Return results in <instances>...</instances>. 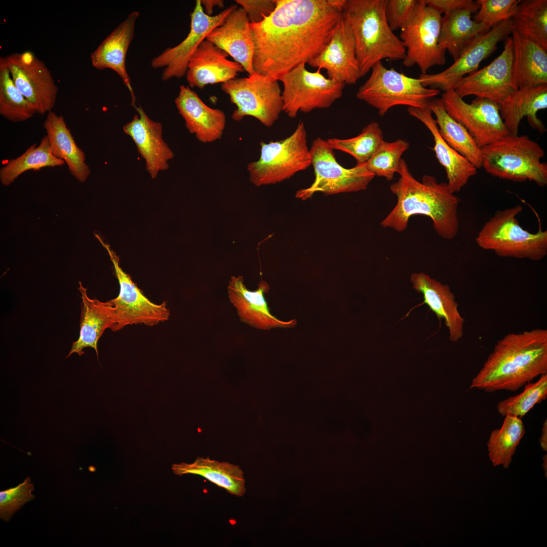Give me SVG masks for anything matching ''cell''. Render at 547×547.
<instances>
[{
    "label": "cell",
    "mask_w": 547,
    "mask_h": 547,
    "mask_svg": "<svg viewBox=\"0 0 547 547\" xmlns=\"http://www.w3.org/2000/svg\"><path fill=\"white\" fill-rule=\"evenodd\" d=\"M344 0H276L264 20L250 23L255 72L279 80L327 45L342 17Z\"/></svg>",
    "instance_id": "obj_1"
},
{
    "label": "cell",
    "mask_w": 547,
    "mask_h": 547,
    "mask_svg": "<svg viewBox=\"0 0 547 547\" xmlns=\"http://www.w3.org/2000/svg\"><path fill=\"white\" fill-rule=\"evenodd\" d=\"M400 178L390 186L397 197L394 208L380 222L384 228L398 232L404 231L411 217L416 215L430 218L433 228L442 238L450 240L459 228L458 207L459 198L451 191L446 182L439 183L431 175L417 180L410 172L405 160L401 159L397 171Z\"/></svg>",
    "instance_id": "obj_2"
},
{
    "label": "cell",
    "mask_w": 547,
    "mask_h": 547,
    "mask_svg": "<svg viewBox=\"0 0 547 547\" xmlns=\"http://www.w3.org/2000/svg\"><path fill=\"white\" fill-rule=\"evenodd\" d=\"M547 373V329L511 332L497 341L471 388L515 392Z\"/></svg>",
    "instance_id": "obj_3"
},
{
    "label": "cell",
    "mask_w": 547,
    "mask_h": 547,
    "mask_svg": "<svg viewBox=\"0 0 547 547\" xmlns=\"http://www.w3.org/2000/svg\"><path fill=\"white\" fill-rule=\"evenodd\" d=\"M387 0H344L342 16L349 24L356 46L360 77L383 59L403 60L406 50L386 19Z\"/></svg>",
    "instance_id": "obj_4"
},
{
    "label": "cell",
    "mask_w": 547,
    "mask_h": 547,
    "mask_svg": "<svg viewBox=\"0 0 547 547\" xmlns=\"http://www.w3.org/2000/svg\"><path fill=\"white\" fill-rule=\"evenodd\" d=\"M482 167L488 174L514 182L527 180L543 187L547 184L545 153L537 142L526 135H508L482 148Z\"/></svg>",
    "instance_id": "obj_5"
},
{
    "label": "cell",
    "mask_w": 547,
    "mask_h": 547,
    "mask_svg": "<svg viewBox=\"0 0 547 547\" xmlns=\"http://www.w3.org/2000/svg\"><path fill=\"white\" fill-rule=\"evenodd\" d=\"M520 205L499 210L479 231L476 242L483 250L501 257L539 261L547 255V231L539 227L534 233L524 229L518 216L523 211Z\"/></svg>",
    "instance_id": "obj_6"
},
{
    "label": "cell",
    "mask_w": 547,
    "mask_h": 547,
    "mask_svg": "<svg viewBox=\"0 0 547 547\" xmlns=\"http://www.w3.org/2000/svg\"><path fill=\"white\" fill-rule=\"evenodd\" d=\"M371 71L356 97L376 108L380 116L397 105L420 108L429 106L431 100L441 92L424 87L418 78L386 68L381 61L375 64Z\"/></svg>",
    "instance_id": "obj_7"
},
{
    "label": "cell",
    "mask_w": 547,
    "mask_h": 547,
    "mask_svg": "<svg viewBox=\"0 0 547 547\" xmlns=\"http://www.w3.org/2000/svg\"><path fill=\"white\" fill-rule=\"evenodd\" d=\"M258 160L247 165L250 181L256 186L280 183L311 165L304 123L299 121L293 133L286 138L260 143Z\"/></svg>",
    "instance_id": "obj_8"
},
{
    "label": "cell",
    "mask_w": 547,
    "mask_h": 547,
    "mask_svg": "<svg viewBox=\"0 0 547 547\" xmlns=\"http://www.w3.org/2000/svg\"><path fill=\"white\" fill-rule=\"evenodd\" d=\"M278 81L255 72L248 77H236L222 83V91L237 107L231 115L233 120L239 122L249 116L266 127L272 126L283 111Z\"/></svg>",
    "instance_id": "obj_9"
},
{
    "label": "cell",
    "mask_w": 547,
    "mask_h": 547,
    "mask_svg": "<svg viewBox=\"0 0 547 547\" xmlns=\"http://www.w3.org/2000/svg\"><path fill=\"white\" fill-rule=\"evenodd\" d=\"M442 15L417 0L413 12L400 28V38L406 50L403 65H417L422 74L436 65L446 62V51L439 45Z\"/></svg>",
    "instance_id": "obj_10"
},
{
    "label": "cell",
    "mask_w": 547,
    "mask_h": 547,
    "mask_svg": "<svg viewBox=\"0 0 547 547\" xmlns=\"http://www.w3.org/2000/svg\"><path fill=\"white\" fill-rule=\"evenodd\" d=\"M310 151L315 179L309 187L296 192V198L301 200L311 198L317 192L330 195L365 190L375 176L365 164L348 169L343 167L336 160L334 149L320 137L313 141Z\"/></svg>",
    "instance_id": "obj_11"
},
{
    "label": "cell",
    "mask_w": 547,
    "mask_h": 547,
    "mask_svg": "<svg viewBox=\"0 0 547 547\" xmlns=\"http://www.w3.org/2000/svg\"><path fill=\"white\" fill-rule=\"evenodd\" d=\"M321 70L310 72L302 63L279 78L284 87L283 111L289 117L329 108L341 97L345 84L326 77Z\"/></svg>",
    "instance_id": "obj_12"
},
{
    "label": "cell",
    "mask_w": 547,
    "mask_h": 547,
    "mask_svg": "<svg viewBox=\"0 0 547 547\" xmlns=\"http://www.w3.org/2000/svg\"><path fill=\"white\" fill-rule=\"evenodd\" d=\"M95 237L107 250L120 285L118 296L109 300L113 306L115 323L111 330L116 331L128 325L152 326L169 320L170 312L166 301L157 304L150 301L120 266L119 256L100 236Z\"/></svg>",
    "instance_id": "obj_13"
},
{
    "label": "cell",
    "mask_w": 547,
    "mask_h": 547,
    "mask_svg": "<svg viewBox=\"0 0 547 547\" xmlns=\"http://www.w3.org/2000/svg\"><path fill=\"white\" fill-rule=\"evenodd\" d=\"M441 98L447 112L466 128L481 149L509 135L500 105L495 102L476 97L467 103L454 90L443 92Z\"/></svg>",
    "instance_id": "obj_14"
},
{
    "label": "cell",
    "mask_w": 547,
    "mask_h": 547,
    "mask_svg": "<svg viewBox=\"0 0 547 547\" xmlns=\"http://www.w3.org/2000/svg\"><path fill=\"white\" fill-rule=\"evenodd\" d=\"M237 8L236 5H231L216 15L209 16L204 12L201 0H197L190 14V30L187 36L178 45L167 48L151 60L152 68H164L162 80L166 81L185 75L189 62L202 42Z\"/></svg>",
    "instance_id": "obj_15"
},
{
    "label": "cell",
    "mask_w": 547,
    "mask_h": 547,
    "mask_svg": "<svg viewBox=\"0 0 547 547\" xmlns=\"http://www.w3.org/2000/svg\"><path fill=\"white\" fill-rule=\"evenodd\" d=\"M1 58L16 86L34 105L37 113L43 115L51 111L56 103L58 88L45 63L29 51Z\"/></svg>",
    "instance_id": "obj_16"
},
{
    "label": "cell",
    "mask_w": 547,
    "mask_h": 547,
    "mask_svg": "<svg viewBox=\"0 0 547 547\" xmlns=\"http://www.w3.org/2000/svg\"><path fill=\"white\" fill-rule=\"evenodd\" d=\"M515 30L512 19L502 22L480 35L462 51L454 63L435 74H420L418 79L423 86L444 92L453 90L462 77L476 71L480 64L497 49Z\"/></svg>",
    "instance_id": "obj_17"
},
{
    "label": "cell",
    "mask_w": 547,
    "mask_h": 547,
    "mask_svg": "<svg viewBox=\"0 0 547 547\" xmlns=\"http://www.w3.org/2000/svg\"><path fill=\"white\" fill-rule=\"evenodd\" d=\"M513 47L511 36L505 40L503 50L490 64L466 75L453 90L460 97L474 95L500 105L516 89L513 81Z\"/></svg>",
    "instance_id": "obj_18"
},
{
    "label": "cell",
    "mask_w": 547,
    "mask_h": 547,
    "mask_svg": "<svg viewBox=\"0 0 547 547\" xmlns=\"http://www.w3.org/2000/svg\"><path fill=\"white\" fill-rule=\"evenodd\" d=\"M307 63L314 68L325 69L328 79L345 85L355 84L360 78L354 37L343 16L327 45Z\"/></svg>",
    "instance_id": "obj_19"
},
{
    "label": "cell",
    "mask_w": 547,
    "mask_h": 547,
    "mask_svg": "<svg viewBox=\"0 0 547 547\" xmlns=\"http://www.w3.org/2000/svg\"><path fill=\"white\" fill-rule=\"evenodd\" d=\"M135 109L138 114L124 126L123 130L135 143L145 161L146 170L154 179L159 171L168 169L174 153L163 139L162 124L151 120L141 106Z\"/></svg>",
    "instance_id": "obj_20"
},
{
    "label": "cell",
    "mask_w": 547,
    "mask_h": 547,
    "mask_svg": "<svg viewBox=\"0 0 547 547\" xmlns=\"http://www.w3.org/2000/svg\"><path fill=\"white\" fill-rule=\"evenodd\" d=\"M269 288L267 282L261 281L256 290H249L244 284L243 276H238L231 277L227 291L229 300L236 307L240 320L250 326L265 330L294 327L296 320L283 321L270 314L264 295Z\"/></svg>",
    "instance_id": "obj_21"
},
{
    "label": "cell",
    "mask_w": 547,
    "mask_h": 547,
    "mask_svg": "<svg viewBox=\"0 0 547 547\" xmlns=\"http://www.w3.org/2000/svg\"><path fill=\"white\" fill-rule=\"evenodd\" d=\"M175 103L188 132L200 142L211 143L220 139L226 125V116L220 109L207 105L189 86L181 85Z\"/></svg>",
    "instance_id": "obj_22"
},
{
    "label": "cell",
    "mask_w": 547,
    "mask_h": 547,
    "mask_svg": "<svg viewBox=\"0 0 547 547\" xmlns=\"http://www.w3.org/2000/svg\"><path fill=\"white\" fill-rule=\"evenodd\" d=\"M225 51L207 40L203 41L191 58L186 73L190 88L224 83L244 71L243 66L228 60Z\"/></svg>",
    "instance_id": "obj_23"
},
{
    "label": "cell",
    "mask_w": 547,
    "mask_h": 547,
    "mask_svg": "<svg viewBox=\"0 0 547 547\" xmlns=\"http://www.w3.org/2000/svg\"><path fill=\"white\" fill-rule=\"evenodd\" d=\"M139 12L134 11L121 22L91 53L92 66L98 69L109 68L115 72L128 89L132 97V105L136 108V98L130 78L126 68V57L134 37Z\"/></svg>",
    "instance_id": "obj_24"
},
{
    "label": "cell",
    "mask_w": 547,
    "mask_h": 547,
    "mask_svg": "<svg viewBox=\"0 0 547 547\" xmlns=\"http://www.w3.org/2000/svg\"><path fill=\"white\" fill-rule=\"evenodd\" d=\"M206 40L227 53L249 75L255 72L253 65L254 45L250 21L242 8L233 10L221 25L208 35Z\"/></svg>",
    "instance_id": "obj_25"
},
{
    "label": "cell",
    "mask_w": 547,
    "mask_h": 547,
    "mask_svg": "<svg viewBox=\"0 0 547 547\" xmlns=\"http://www.w3.org/2000/svg\"><path fill=\"white\" fill-rule=\"evenodd\" d=\"M408 112L421 122L432 134L434 141L433 149L439 162L446 171V183L451 191L459 192L470 179L477 174V169L442 137L430 106L422 108L409 107Z\"/></svg>",
    "instance_id": "obj_26"
},
{
    "label": "cell",
    "mask_w": 547,
    "mask_h": 547,
    "mask_svg": "<svg viewBox=\"0 0 547 547\" xmlns=\"http://www.w3.org/2000/svg\"><path fill=\"white\" fill-rule=\"evenodd\" d=\"M413 288L423 295V302L447 327L449 339L457 342L463 335L465 320L458 310V303L449 286L423 273H413L410 276Z\"/></svg>",
    "instance_id": "obj_27"
},
{
    "label": "cell",
    "mask_w": 547,
    "mask_h": 547,
    "mask_svg": "<svg viewBox=\"0 0 547 547\" xmlns=\"http://www.w3.org/2000/svg\"><path fill=\"white\" fill-rule=\"evenodd\" d=\"M546 108L547 84H543L515 91L500 105V113L510 135H518L519 126L524 117L533 129L543 133L545 128L537 113Z\"/></svg>",
    "instance_id": "obj_28"
},
{
    "label": "cell",
    "mask_w": 547,
    "mask_h": 547,
    "mask_svg": "<svg viewBox=\"0 0 547 547\" xmlns=\"http://www.w3.org/2000/svg\"><path fill=\"white\" fill-rule=\"evenodd\" d=\"M78 289L82 299L80 335L77 340L72 343L66 358L73 353L80 356L84 354V349L87 347L94 348L98 357V340L105 329H111L115 323L114 308L109 301L102 302L90 298L87 289L81 282Z\"/></svg>",
    "instance_id": "obj_29"
},
{
    "label": "cell",
    "mask_w": 547,
    "mask_h": 547,
    "mask_svg": "<svg viewBox=\"0 0 547 547\" xmlns=\"http://www.w3.org/2000/svg\"><path fill=\"white\" fill-rule=\"evenodd\" d=\"M511 37L513 81L516 89L547 84V50L515 29Z\"/></svg>",
    "instance_id": "obj_30"
},
{
    "label": "cell",
    "mask_w": 547,
    "mask_h": 547,
    "mask_svg": "<svg viewBox=\"0 0 547 547\" xmlns=\"http://www.w3.org/2000/svg\"><path fill=\"white\" fill-rule=\"evenodd\" d=\"M44 127L52 154L65 162L74 177L84 182L91 170L84 152L76 145L64 117L51 111L47 113Z\"/></svg>",
    "instance_id": "obj_31"
},
{
    "label": "cell",
    "mask_w": 547,
    "mask_h": 547,
    "mask_svg": "<svg viewBox=\"0 0 547 547\" xmlns=\"http://www.w3.org/2000/svg\"><path fill=\"white\" fill-rule=\"evenodd\" d=\"M172 470L178 476L189 474L201 476L237 497L243 496L247 491L242 470L238 465L228 462L198 457L191 463L174 464Z\"/></svg>",
    "instance_id": "obj_32"
},
{
    "label": "cell",
    "mask_w": 547,
    "mask_h": 547,
    "mask_svg": "<svg viewBox=\"0 0 547 547\" xmlns=\"http://www.w3.org/2000/svg\"><path fill=\"white\" fill-rule=\"evenodd\" d=\"M474 13L458 10L442 16L439 45L455 61L476 38L490 29L472 19Z\"/></svg>",
    "instance_id": "obj_33"
},
{
    "label": "cell",
    "mask_w": 547,
    "mask_h": 547,
    "mask_svg": "<svg viewBox=\"0 0 547 547\" xmlns=\"http://www.w3.org/2000/svg\"><path fill=\"white\" fill-rule=\"evenodd\" d=\"M439 133L454 150L468 159L478 169L482 167L481 149L466 128L447 112L441 98L433 99L429 105Z\"/></svg>",
    "instance_id": "obj_34"
},
{
    "label": "cell",
    "mask_w": 547,
    "mask_h": 547,
    "mask_svg": "<svg viewBox=\"0 0 547 547\" xmlns=\"http://www.w3.org/2000/svg\"><path fill=\"white\" fill-rule=\"evenodd\" d=\"M504 417L501 428L491 432L487 445L493 466L502 465L506 469L525 434V428L520 417L511 414Z\"/></svg>",
    "instance_id": "obj_35"
},
{
    "label": "cell",
    "mask_w": 547,
    "mask_h": 547,
    "mask_svg": "<svg viewBox=\"0 0 547 547\" xmlns=\"http://www.w3.org/2000/svg\"><path fill=\"white\" fill-rule=\"evenodd\" d=\"M65 164L52 154L46 135L38 146L33 144L21 155L7 162L0 169V180L4 186H7L27 171L61 166Z\"/></svg>",
    "instance_id": "obj_36"
},
{
    "label": "cell",
    "mask_w": 547,
    "mask_h": 547,
    "mask_svg": "<svg viewBox=\"0 0 547 547\" xmlns=\"http://www.w3.org/2000/svg\"><path fill=\"white\" fill-rule=\"evenodd\" d=\"M515 29L547 50V1L521 0L512 19Z\"/></svg>",
    "instance_id": "obj_37"
},
{
    "label": "cell",
    "mask_w": 547,
    "mask_h": 547,
    "mask_svg": "<svg viewBox=\"0 0 547 547\" xmlns=\"http://www.w3.org/2000/svg\"><path fill=\"white\" fill-rule=\"evenodd\" d=\"M37 113L34 105L19 91L6 64L0 58V114L14 123L25 121Z\"/></svg>",
    "instance_id": "obj_38"
},
{
    "label": "cell",
    "mask_w": 547,
    "mask_h": 547,
    "mask_svg": "<svg viewBox=\"0 0 547 547\" xmlns=\"http://www.w3.org/2000/svg\"><path fill=\"white\" fill-rule=\"evenodd\" d=\"M383 140L382 131L375 122L367 125L356 137L348 139L332 138L327 140L334 150H339L352 155L358 165L368 162Z\"/></svg>",
    "instance_id": "obj_39"
},
{
    "label": "cell",
    "mask_w": 547,
    "mask_h": 547,
    "mask_svg": "<svg viewBox=\"0 0 547 547\" xmlns=\"http://www.w3.org/2000/svg\"><path fill=\"white\" fill-rule=\"evenodd\" d=\"M546 397L547 373H545L535 382L526 384L521 393L500 401L497 409L502 416L511 414L521 418Z\"/></svg>",
    "instance_id": "obj_40"
},
{
    "label": "cell",
    "mask_w": 547,
    "mask_h": 547,
    "mask_svg": "<svg viewBox=\"0 0 547 547\" xmlns=\"http://www.w3.org/2000/svg\"><path fill=\"white\" fill-rule=\"evenodd\" d=\"M409 148V143L403 139L390 142L383 140L373 156L365 164L375 176L390 181L397 173L402 154Z\"/></svg>",
    "instance_id": "obj_41"
},
{
    "label": "cell",
    "mask_w": 547,
    "mask_h": 547,
    "mask_svg": "<svg viewBox=\"0 0 547 547\" xmlns=\"http://www.w3.org/2000/svg\"><path fill=\"white\" fill-rule=\"evenodd\" d=\"M521 0H478L479 6L475 21L491 29L513 19Z\"/></svg>",
    "instance_id": "obj_42"
},
{
    "label": "cell",
    "mask_w": 547,
    "mask_h": 547,
    "mask_svg": "<svg viewBox=\"0 0 547 547\" xmlns=\"http://www.w3.org/2000/svg\"><path fill=\"white\" fill-rule=\"evenodd\" d=\"M31 479L27 476L17 486L0 492V517L8 521L14 513L30 500L35 498Z\"/></svg>",
    "instance_id": "obj_43"
},
{
    "label": "cell",
    "mask_w": 547,
    "mask_h": 547,
    "mask_svg": "<svg viewBox=\"0 0 547 547\" xmlns=\"http://www.w3.org/2000/svg\"><path fill=\"white\" fill-rule=\"evenodd\" d=\"M417 0H387L385 15L394 31L400 29L411 15Z\"/></svg>",
    "instance_id": "obj_44"
},
{
    "label": "cell",
    "mask_w": 547,
    "mask_h": 547,
    "mask_svg": "<svg viewBox=\"0 0 547 547\" xmlns=\"http://www.w3.org/2000/svg\"><path fill=\"white\" fill-rule=\"evenodd\" d=\"M246 12L250 23L261 22L274 11L276 0H236Z\"/></svg>",
    "instance_id": "obj_45"
},
{
    "label": "cell",
    "mask_w": 547,
    "mask_h": 547,
    "mask_svg": "<svg viewBox=\"0 0 547 547\" xmlns=\"http://www.w3.org/2000/svg\"><path fill=\"white\" fill-rule=\"evenodd\" d=\"M425 4L441 14L447 15L461 10H468L474 13L479 8L473 0H424Z\"/></svg>",
    "instance_id": "obj_46"
},
{
    "label": "cell",
    "mask_w": 547,
    "mask_h": 547,
    "mask_svg": "<svg viewBox=\"0 0 547 547\" xmlns=\"http://www.w3.org/2000/svg\"><path fill=\"white\" fill-rule=\"evenodd\" d=\"M204 12L209 16H212L213 9L215 7L222 8L224 1L222 0H201Z\"/></svg>",
    "instance_id": "obj_47"
},
{
    "label": "cell",
    "mask_w": 547,
    "mask_h": 547,
    "mask_svg": "<svg viewBox=\"0 0 547 547\" xmlns=\"http://www.w3.org/2000/svg\"><path fill=\"white\" fill-rule=\"evenodd\" d=\"M539 443L542 449L547 451V419H545L542 424L541 436L539 439Z\"/></svg>",
    "instance_id": "obj_48"
}]
</instances>
